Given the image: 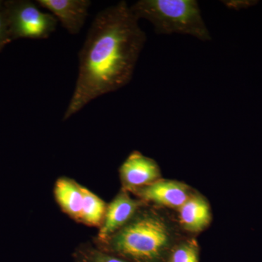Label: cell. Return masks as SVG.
Segmentation results:
<instances>
[{
  "label": "cell",
  "instance_id": "4",
  "mask_svg": "<svg viewBox=\"0 0 262 262\" xmlns=\"http://www.w3.org/2000/svg\"><path fill=\"white\" fill-rule=\"evenodd\" d=\"M53 194L60 209L71 220L97 228L102 225L107 203L74 179L59 177Z\"/></svg>",
  "mask_w": 262,
  "mask_h": 262
},
{
  "label": "cell",
  "instance_id": "1",
  "mask_svg": "<svg viewBox=\"0 0 262 262\" xmlns=\"http://www.w3.org/2000/svg\"><path fill=\"white\" fill-rule=\"evenodd\" d=\"M146 41L145 32L126 2L100 11L79 53L78 75L63 120L128 84Z\"/></svg>",
  "mask_w": 262,
  "mask_h": 262
},
{
  "label": "cell",
  "instance_id": "13",
  "mask_svg": "<svg viewBox=\"0 0 262 262\" xmlns=\"http://www.w3.org/2000/svg\"><path fill=\"white\" fill-rule=\"evenodd\" d=\"M8 20L0 14V42H8Z\"/></svg>",
  "mask_w": 262,
  "mask_h": 262
},
{
  "label": "cell",
  "instance_id": "8",
  "mask_svg": "<svg viewBox=\"0 0 262 262\" xmlns=\"http://www.w3.org/2000/svg\"><path fill=\"white\" fill-rule=\"evenodd\" d=\"M122 189L130 194L162 179L158 163L139 151H133L119 168Z\"/></svg>",
  "mask_w": 262,
  "mask_h": 262
},
{
  "label": "cell",
  "instance_id": "5",
  "mask_svg": "<svg viewBox=\"0 0 262 262\" xmlns=\"http://www.w3.org/2000/svg\"><path fill=\"white\" fill-rule=\"evenodd\" d=\"M11 9L8 21L15 37L47 39L56 31L57 19L51 13L42 12L35 3L22 2Z\"/></svg>",
  "mask_w": 262,
  "mask_h": 262
},
{
  "label": "cell",
  "instance_id": "14",
  "mask_svg": "<svg viewBox=\"0 0 262 262\" xmlns=\"http://www.w3.org/2000/svg\"><path fill=\"white\" fill-rule=\"evenodd\" d=\"M7 42H0V49H1L2 47H3V45L5 44Z\"/></svg>",
  "mask_w": 262,
  "mask_h": 262
},
{
  "label": "cell",
  "instance_id": "7",
  "mask_svg": "<svg viewBox=\"0 0 262 262\" xmlns=\"http://www.w3.org/2000/svg\"><path fill=\"white\" fill-rule=\"evenodd\" d=\"M138 198L131 196L130 192L120 189L118 194L107 204L102 225L98 228L94 243H101L113 235L128 223L137 212L146 206Z\"/></svg>",
  "mask_w": 262,
  "mask_h": 262
},
{
  "label": "cell",
  "instance_id": "2",
  "mask_svg": "<svg viewBox=\"0 0 262 262\" xmlns=\"http://www.w3.org/2000/svg\"><path fill=\"white\" fill-rule=\"evenodd\" d=\"M162 208H141L125 227L97 247L129 262H165L173 246L183 237L179 225Z\"/></svg>",
  "mask_w": 262,
  "mask_h": 262
},
{
  "label": "cell",
  "instance_id": "3",
  "mask_svg": "<svg viewBox=\"0 0 262 262\" xmlns=\"http://www.w3.org/2000/svg\"><path fill=\"white\" fill-rule=\"evenodd\" d=\"M138 19H146L158 34H180L211 39L195 0H140L130 6Z\"/></svg>",
  "mask_w": 262,
  "mask_h": 262
},
{
  "label": "cell",
  "instance_id": "6",
  "mask_svg": "<svg viewBox=\"0 0 262 262\" xmlns=\"http://www.w3.org/2000/svg\"><path fill=\"white\" fill-rule=\"evenodd\" d=\"M192 187L179 181L160 179L131 193L149 206L177 210L190 198Z\"/></svg>",
  "mask_w": 262,
  "mask_h": 262
},
{
  "label": "cell",
  "instance_id": "12",
  "mask_svg": "<svg viewBox=\"0 0 262 262\" xmlns=\"http://www.w3.org/2000/svg\"><path fill=\"white\" fill-rule=\"evenodd\" d=\"M201 247L194 237H182L173 246L165 262H200Z\"/></svg>",
  "mask_w": 262,
  "mask_h": 262
},
{
  "label": "cell",
  "instance_id": "11",
  "mask_svg": "<svg viewBox=\"0 0 262 262\" xmlns=\"http://www.w3.org/2000/svg\"><path fill=\"white\" fill-rule=\"evenodd\" d=\"M72 262H129L97 247L93 242L81 244L72 254Z\"/></svg>",
  "mask_w": 262,
  "mask_h": 262
},
{
  "label": "cell",
  "instance_id": "10",
  "mask_svg": "<svg viewBox=\"0 0 262 262\" xmlns=\"http://www.w3.org/2000/svg\"><path fill=\"white\" fill-rule=\"evenodd\" d=\"M177 211L179 228L189 234H196L206 230L213 220L209 201L196 191Z\"/></svg>",
  "mask_w": 262,
  "mask_h": 262
},
{
  "label": "cell",
  "instance_id": "9",
  "mask_svg": "<svg viewBox=\"0 0 262 262\" xmlns=\"http://www.w3.org/2000/svg\"><path fill=\"white\" fill-rule=\"evenodd\" d=\"M39 7L47 9L70 34H77L89 16L90 0H37Z\"/></svg>",
  "mask_w": 262,
  "mask_h": 262
}]
</instances>
